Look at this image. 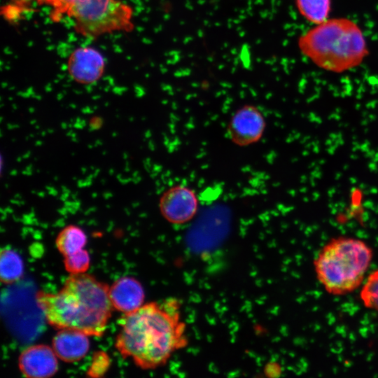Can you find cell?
I'll use <instances>...</instances> for the list:
<instances>
[{
  "mask_svg": "<svg viewBox=\"0 0 378 378\" xmlns=\"http://www.w3.org/2000/svg\"><path fill=\"white\" fill-rule=\"evenodd\" d=\"M158 206L162 217L167 221L175 225H182L189 222L196 215L198 199L192 188L183 185H176L162 194Z\"/></svg>",
  "mask_w": 378,
  "mask_h": 378,
  "instance_id": "obj_6",
  "label": "cell"
},
{
  "mask_svg": "<svg viewBox=\"0 0 378 378\" xmlns=\"http://www.w3.org/2000/svg\"><path fill=\"white\" fill-rule=\"evenodd\" d=\"M48 6L52 22L68 17L76 32L84 37L96 38L134 28L133 9L120 0H50Z\"/></svg>",
  "mask_w": 378,
  "mask_h": 378,
  "instance_id": "obj_5",
  "label": "cell"
},
{
  "mask_svg": "<svg viewBox=\"0 0 378 378\" xmlns=\"http://www.w3.org/2000/svg\"><path fill=\"white\" fill-rule=\"evenodd\" d=\"M49 2L50 0H10L1 8V15L10 22H17L31 9L33 4L48 6Z\"/></svg>",
  "mask_w": 378,
  "mask_h": 378,
  "instance_id": "obj_15",
  "label": "cell"
},
{
  "mask_svg": "<svg viewBox=\"0 0 378 378\" xmlns=\"http://www.w3.org/2000/svg\"><path fill=\"white\" fill-rule=\"evenodd\" d=\"M109 298L114 309L127 314L144 304L145 293L141 283L132 276L116 279L108 290Z\"/></svg>",
  "mask_w": 378,
  "mask_h": 378,
  "instance_id": "obj_10",
  "label": "cell"
},
{
  "mask_svg": "<svg viewBox=\"0 0 378 378\" xmlns=\"http://www.w3.org/2000/svg\"><path fill=\"white\" fill-rule=\"evenodd\" d=\"M18 367L28 378H48L58 370L57 356L46 344H35L25 348L18 358Z\"/></svg>",
  "mask_w": 378,
  "mask_h": 378,
  "instance_id": "obj_9",
  "label": "cell"
},
{
  "mask_svg": "<svg viewBox=\"0 0 378 378\" xmlns=\"http://www.w3.org/2000/svg\"><path fill=\"white\" fill-rule=\"evenodd\" d=\"M109 363L110 360L104 352H97L93 357L92 365L88 372L90 376H102L107 370Z\"/></svg>",
  "mask_w": 378,
  "mask_h": 378,
  "instance_id": "obj_18",
  "label": "cell"
},
{
  "mask_svg": "<svg viewBox=\"0 0 378 378\" xmlns=\"http://www.w3.org/2000/svg\"><path fill=\"white\" fill-rule=\"evenodd\" d=\"M67 71L76 83L89 85L97 82L103 76L106 62L102 54L90 46L74 49L69 55Z\"/></svg>",
  "mask_w": 378,
  "mask_h": 378,
  "instance_id": "obj_8",
  "label": "cell"
},
{
  "mask_svg": "<svg viewBox=\"0 0 378 378\" xmlns=\"http://www.w3.org/2000/svg\"><path fill=\"white\" fill-rule=\"evenodd\" d=\"M301 53L320 69L343 73L358 66L369 54L360 26L347 18L328 19L303 33Z\"/></svg>",
  "mask_w": 378,
  "mask_h": 378,
  "instance_id": "obj_3",
  "label": "cell"
},
{
  "mask_svg": "<svg viewBox=\"0 0 378 378\" xmlns=\"http://www.w3.org/2000/svg\"><path fill=\"white\" fill-rule=\"evenodd\" d=\"M108 290L107 284L91 274H70L59 291H39L36 301L46 321L55 328L101 337L114 310Z\"/></svg>",
  "mask_w": 378,
  "mask_h": 378,
  "instance_id": "obj_2",
  "label": "cell"
},
{
  "mask_svg": "<svg viewBox=\"0 0 378 378\" xmlns=\"http://www.w3.org/2000/svg\"><path fill=\"white\" fill-rule=\"evenodd\" d=\"M295 4L300 14L314 24L327 20L331 10V0H295Z\"/></svg>",
  "mask_w": 378,
  "mask_h": 378,
  "instance_id": "obj_14",
  "label": "cell"
},
{
  "mask_svg": "<svg viewBox=\"0 0 378 378\" xmlns=\"http://www.w3.org/2000/svg\"><path fill=\"white\" fill-rule=\"evenodd\" d=\"M87 239V235L81 227L76 225H68L57 235L55 245L64 257L83 249Z\"/></svg>",
  "mask_w": 378,
  "mask_h": 378,
  "instance_id": "obj_12",
  "label": "cell"
},
{
  "mask_svg": "<svg viewBox=\"0 0 378 378\" xmlns=\"http://www.w3.org/2000/svg\"><path fill=\"white\" fill-rule=\"evenodd\" d=\"M115 347L124 358H131L143 370L164 365L188 344L182 302L176 298L144 304L123 314Z\"/></svg>",
  "mask_w": 378,
  "mask_h": 378,
  "instance_id": "obj_1",
  "label": "cell"
},
{
  "mask_svg": "<svg viewBox=\"0 0 378 378\" xmlns=\"http://www.w3.org/2000/svg\"><path fill=\"white\" fill-rule=\"evenodd\" d=\"M89 335L83 332L61 329L53 337L52 348L58 358L65 363H75L80 360L88 354L90 349Z\"/></svg>",
  "mask_w": 378,
  "mask_h": 378,
  "instance_id": "obj_11",
  "label": "cell"
},
{
  "mask_svg": "<svg viewBox=\"0 0 378 378\" xmlns=\"http://www.w3.org/2000/svg\"><path fill=\"white\" fill-rule=\"evenodd\" d=\"M363 305L378 312V269L370 273L360 292Z\"/></svg>",
  "mask_w": 378,
  "mask_h": 378,
  "instance_id": "obj_16",
  "label": "cell"
},
{
  "mask_svg": "<svg viewBox=\"0 0 378 378\" xmlns=\"http://www.w3.org/2000/svg\"><path fill=\"white\" fill-rule=\"evenodd\" d=\"M372 257V249L361 239L344 236L332 238L314 258L316 278L330 295L350 293L363 284Z\"/></svg>",
  "mask_w": 378,
  "mask_h": 378,
  "instance_id": "obj_4",
  "label": "cell"
},
{
  "mask_svg": "<svg viewBox=\"0 0 378 378\" xmlns=\"http://www.w3.org/2000/svg\"><path fill=\"white\" fill-rule=\"evenodd\" d=\"M265 127V116L259 108L253 105H245L230 118L227 134L234 144L246 146L258 141Z\"/></svg>",
  "mask_w": 378,
  "mask_h": 378,
  "instance_id": "obj_7",
  "label": "cell"
},
{
  "mask_svg": "<svg viewBox=\"0 0 378 378\" xmlns=\"http://www.w3.org/2000/svg\"><path fill=\"white\" fill-rule=\"evenodd\" d=\"M64 258V268L70 274L85 273L90 268V254L83 248Z\"/></svg>",
  "mask_w": 378,
  "mask_h": 378,
  "instance_id": "obj_17",
  "label": "cell"
},
{
  "mask_svg": "<svg viewBox=\"0 0 378 378\" xmlns=\"http://www.w3.org/2000/svg\"><path fill=\"white\" fill-rule=\"evenodd\" d=\"M24 264L20 255L10 248H2L0 254V279L5 284L18 281L23 274Z\"/></svg>",
  "mask_w": 378,
  "mask_h": 378,
  "instance_id": "obj_13",
  "label": "cell"
}]
</instances>
